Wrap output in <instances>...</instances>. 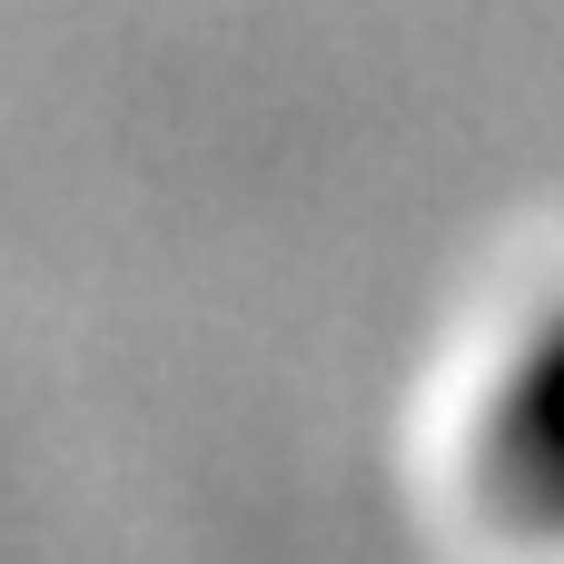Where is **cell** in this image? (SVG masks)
I'll return each mask as SVG.
<instances>
[{
	"label": "cell",
	"instance_id": "obj_1",
	"mask_svg": "<svg viewBox=\"0 0 564 564\" xmlns=\"http://www.w3.org/2000/svg\"><path fill=\"white\" fill-rule=\"evenodd\" d=\"M466 476L506 535L564 545V288L535 297L486 357L466 406Z\"/></svg>",
	"mask_w": 564,
	"mask_h": 564
}]
</instances>
